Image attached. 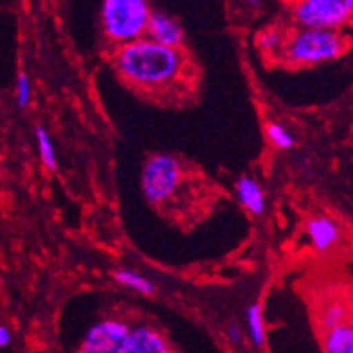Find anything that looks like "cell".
Instances as JSON below:
<instances>
[{
	"mask_svg": "<svg viewBox=\"0 0 353 353\" xmlns=\"http://www.w3.org/2000/svg\"><path fill=\"white\" fill-rule=\"evenodd\" d=\"M294 17L301 28L341 29L350 22L352 11L343 0H298Z\"/></svg>",
	"mask_w": 353,
	"mask_h": 353,
	"instance_id": "5",
	"label": "cell"
},
{
	"mask_svg": "<svg viewBox=\"0 0 353 353\" xmlns=\"http://www.w3.org/2000/svg\"><path fill=\"white\" fill-rule=\"evenodd\" d=\"M348 49L346 38L337 29L301 28L287 38L283 52L285 60L294 65H310L339 58Z\"/></svg>",
	"mask_w": 353,
	"mask_h": 353,
	"instance_id": "2",
	"label": "cell"
},
{
	"mask_svg": "<svg viewBox=\"0 0 353 353\" xmlns=\"http://www.w3.org/2000/svg\"><path fill=\"white\" fill-rule=\"evenodd\" d=\"M128 325L121 321H103L94 325L81 344L83 353H119L121 344L128 334Z\"/></svg>",
	"mask_w": 353,
	"mask_h": 353,
	"instance_id": "6",
	"label": "cell"
},
{
	"mask_svg": "<svg viewBox=\"0 0 353 353\" xmlns=\"http://www.w3.org/2000/svg\"><path fill=\"white\" fill-rule=\"evenodd\" d=\"M247 2H249V4H252V6L260 4V0H247Z\"/></svg>",
	"mask_w": 353,
	"mask_h": 353,
	"instance_id": "22",
	"label": "cell"
},
{
	"mask_svg": "<svg viewBox=\"0 0 353 353\" xmlns=\"http://www.w3.org/2000/svg\"><path fill=\"white\" fill-rule=\"evenodd\" d=\"M119 74L139 87H161L176 78L182 67L179 49L154 42L150 38H135L121 43L116 52Z\"/></svg>",
	"mask_w": 353,
	"mask_h": 353,
	"instance_id": "1",
	"label": "cell"
},
{
	"mask_svg": "<svg viewBox=\"0 0 353 353\" xmlns=\"http://www.w3.org/2000/svg\"><path fill=\"white\" fill-rule=\"evenodd\" d=\"M182 181V166L173 155L159 154L150 157L144 164L141 186L152 205L166 202L173 195Z\"/></svg>",
	"mask_w": 353,
	"mask_h": 353,
	"instance_id": "4",
	"label": "cell"
},
{
	"mask_svg": "<svg viewBox=\"0 0 353 353\" xmlns=\"http://www.w3.org/2000/svg\"><path fill=\"white\" fill-rule=\"evenodd\" d=\"M236 195L240 204L252 214H261L265 211V195L263 190L254 179L242 176L236 182Z\"/></svg>",
	"mask_w": 353,
	"mask_h": 353,
	"instance_id": "10",
	"label": "cell"
},
{
	"mask_svg": "<svg viewBox=\"0 0 353 353\" xmlns=\"http://www.w3.org/2000/svg\"><path fill=\"white\" fill-rule=\"evenodd\" d=\"M285 42H287L285 33H281V31L276 28L265 29V31L260 33V37H258V47H260L263 52H270V54L281 51Z\"/></svg>",
	"mask_w": 353,
	"mask_h": 353,
	"instance_id": "14",
	"label": "cell"
},
{
	"mask_svg": "<svg viewBox=\"0 0 353 353\" xmlns=\"http://www.w3.org/2000/svg\"><path fill=\"white\" fill-rule=\"evenodd\" d=\"M307 232L317 251H328V249H332L335 243L339 242L341 236L337 223L334 220L326 219V216L310 220L307 223Z\"/></svg>",
	"mask_w": 353,
	"mask_h": 353,
	"instance_id": "9",
	"label": "cell"
},
{
	"mask_svg": "<svg viewBox=\"0 0 353 353\" xmlns=\"http://www.w3.org/2000/svg\"><path fill=\"white\" fill-rule=\"evenodd\" d=\"M344 316H346V310H344L343 305H339V303H330V305L323 310V314H321V323H323V326L328 330L332 326L339 325L341 319H344Z\"/></svg>",
	"mask_w": 353,
	"mask_h": 353,
	"instance_id": "17",
	"label": "cell"
},
{
	"mask_svg": "<svg viewBox=\"0 0 353 353\" xmlns=\"http://www.w3.org/2000/svg\"><path fill=\"white\" fill-rule=\"evenodd\" d=\"M247 317V332L251 337V343L254 346H265V325H263V314H261L260 303H252L251 307L245 312Z\"/></svg>",
	"mask_w": 353,
	"mask_h": 353,
	"instance_id": "12",
	"label": "cell"
},
{
	"mask_svg": "<svg viewBox=\"0 0 353 353\" xmlns=\"http://www.w3.org/2000/svg\"><path fill=\"white\" fill-rule=\"evenodd\" d=\"M0 175H2V170H0Z\"/></svg>",
	"mask_w": 353,
	"mask_h": 353,
	"instance_id": "23",
	"label": "cell"
},
{
	"mask_svg": "<svg viewBox=\"0 0 353 353\" xmlns=\"http://www.w3.org/2000/svg\"><path fill=\"white\" fill-rule=\"evenodd\" d=\"M265 132H267V137H269L270 143L279 150H290L294 146V143H296L292 134L285 126L278 125V123H269Z\"/></svg>",
	"mask_w": 353,
	"mask_h": 353,
	"instance_id": "16",
	"label": "cell"
},
{
	"mask_svg": "<svg viewBox=\"0 0 353 353\" xmlns=\"http://www.w3.org/2000/svg\"><path fill=\"white\" fill-rule=\"evenodd\" d=\"M37 141H38V152H40V159L49 170H56V154L52 141L49 137V132L43 126L37 128Z\"/></svg>",
	"mask_w": 353,
	"mask_h": 353,
	"instance_id": "15",
	"label": "cell"
},
{
	"mask_svg": "<svg viewBox=\"0 0 353 353\" xmlns=\"http://www.w3.org/2000/svg\"><path fill=\"white\" fill-rule=\"evenodd\" d=\"M228 335H229V339L232 341V343H240L242 341V334H240V328H238V325H229L228 326Z\"/></svg>",
	"mask_w": 353,
	"mask_h": 353,
	"instance_id": "20",
	"label": "cell"
},
{
	"mask_svg": "<svg viewBox=\"0 0 353 353\" xmlns=\"http://www.w3.org/2000/svg\"><path fill=\"white\" fill-rule=\"evenodd\" d=\"M11 344V332L8 326L0 325V348H6Z\"/></svg>",
	"mask_w": 353,
	"mask_h": 353,
	"instance_id": "19",
	"label": "cell"
},
{
	"mask_svg": "<svg viewBox=\"0 0 353 353\" xmlns=\"http://www.w3.org/2000/svg\"><path fill=\"white\" fill-rule=\"evenodd\" d=\"M150 13L146 0H103V33L116 43L132 42L144 34Z\"/></svg>",
	"mask_w": 353,
	"mask_h": 353,
	"instance_id": "3",
	"label": "cell"
},
{
	"mask_svg": "<svg viewBox=\"0 0 353 353\" xmlns=\"http://www.w3.org/2000/svg\"><path fill=\"white\" fill-rule=\"evenodd\" d=\"M166 339L159 332L152 330L148 326H139L128 330L125 341L121 344L119 353H168Z\"/></svg>",
	"mask_w": 353,
	"mask_h": 353,
	"instance_id": "8",
	"label": "cell"
},
{
	"mask_svg": "<svg viewBox=\"0 0 353 353\" xmlns=\"http://www.w3.org/2000/svg\"><path fill=\"white\" fill-rule=\"evenodd\" d=\"M17 101L20 108H26L31 101V79L26 72H20L17 78Z\"/></svg>",
	"mask_w": 353,
	"mask_h": 353,
	"instance_id": "18",
	"label": "cell"
},
{
	"mask_svg": "<svg viewBox=\"0 0 353 353\" xmlns=\"http://www.w3.org/2000/svg\"><path fill=\"white\" fill-rule=\"evenodd\" d=\"M344 2V6H346V8H348L350 11H353V0H343Z\"/></svg>",
	"mask_w": 353,
	"mask_h": 353,
	"instance_id": "21",
	"label": "cell"
},
{
	"mask_svg": "<svg viewBox=\"0 0 353 353\" xmlns=\"http://www.w3.org/2000/svg\"><path fill=\"white\" fill-rule=\"evenodd\" d=\"M325 350L328 353L353 352V328L348 325H335L328 328L325 337Z\"/></svg>",
	"mask_w": 353,
	"mask_h": 353,
	"instance_id": "11",
	"label": "cell"
},
{
	"mask_svg": "<svg viewBox=\"0 0 353 353\" xmlns=\"http://www.w3.org/2000/svg\"><path fill=\"white\" fill-rule=\"evenodd\" d=\"M144 34L154 42L175 47V49H181L182 43H184V29L181 28V23L173 20L170 14L161 13V11L150 13Z\"/></svg>",
	"mask_w": 353,
	"mask_h": 353,
	"instance_id": "7",
	"label": "cell"
},
{
	"mask_svg": "<svg viewBox=\"0 0 353 353\" xmlns=\"http://www.w3.org/2000/svg\"><path fill=\"white\" fill-rule=\"evenodd\" d=\"M114 279H116L117 283H121L123 287L132 288V290L143 294V296H152L155 290L154 283L150 279L137 274V272H132V270H117L116 274H114Z\"/></svg>",
	"mask_w": 353,
	"mask_h": 353,
	"instance_id": "13",
	"label": "cell"
}]
</instances>
